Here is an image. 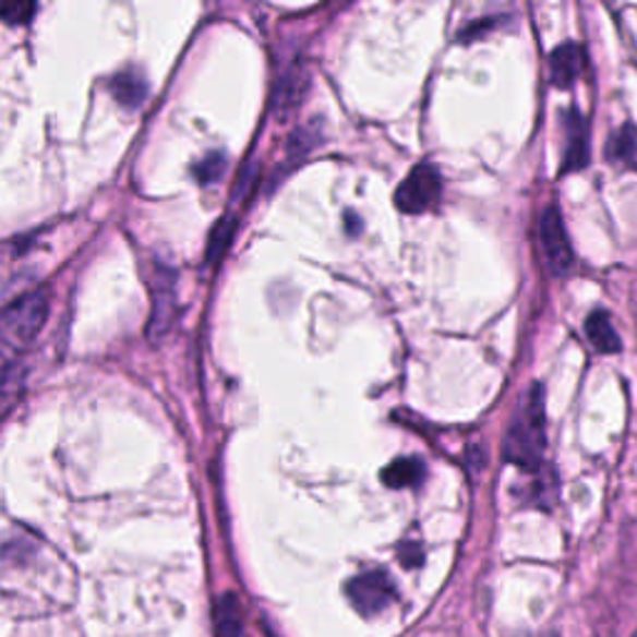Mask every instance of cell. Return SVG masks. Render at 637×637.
<instances>
[{
	"label": "cell",
	"mask_w": 637,
	"mask_h": 637,
	"mask_svg": "<svg viewBox=\"0 0 637 637\" xmlns=\"http://www.w3.org/2000/svg\"><path fill=\"white\" fill-rule=\"evenodd\" d=\"M582 48L563 43L551 52V80L555 87H570L582 70Z\"/></svg>",
	"instance_id": "obj_6"
},
{
	"label": "cell",
	"mask_w": 637,
	"mask_h": 637,
	"mask_svg": "<svg viewBox=\"0 0 637 637\" xmlns=\"http://www.w3.org/2000/svg\"><path fill=\"white\" fill-rule=\"evenodd\" d=\"M441 197V175L433 165H416L396 190V207L406 215H421Z\"/></svg>",
	"instance_id": "obj_3"
},
{
	"label": "cell",
	"mask_w": 637,
	"mask_h": 637,
	"mask_svg": "<svg viewBox=\"0 0 637 637\" xmlns=\"http://www.w3.org/2000/svg\"><path fill=\"white\" fill-rule=\"evenodd\" d=\"M543 637H557V635H553V633H548V635H543Z\"/></svg>",
	"instance_id": "obj_20"
},
{
	"label": "cell",
	"mask_w": 637,
	"mask_h": 637,
	"mask_svg": "<svg viewBox=\"0 0 637 637\" xmlns=\"http://www.w3.org/2000/svg\"><path fill=\"white\" fill-rule=\"evenodd\" d=\"M538 232H541V247L545 254L548 267H551L553 274L557 277H565L570 274L575 267V254L570 247L568 232H565L563 217L557 207H548L541 217V225H538Z\"/></svg>",
	"instance_id": "obj_5"
},
{
	"label": "cell",
	"mask_w": 637,
	"mask_h": 637,
	"mask_svg": "<svg viewBox=\"0 0 637 637\" xmlns=\"http://www.w3.org/2000/svg\"><path fill=\"white\" fill-rule=\"evenodd\" d=\"M608 163L615 167H637V128L625 122V125L613 132L605 147Z\"/></svg>",
	"instance_id": "obj_9"
},
{
	"label": "cell",
	"mask_w": 637,
	"mask_h": 637,
	"mask_svg": "<svg viewBox=\"0 0 637 637\" xmlns=\"http://www.w3.org/2000/svg\"><path fill=\"white\" fill-rule=\"evenodd\" d=\"M13 361H15V351L8 349L5 344H0V388H3L13 376Z\"/></svg>",
	"instance_id": "obj_18"
},
{
	"label": "cell",
	"mask_w": 637,
	"mask_h": 637,
	"mask_svg": "<svg viewBox=\"0 0 637 637\" xmlns=\"http://www.w3.org/2000/svg\"><path fill=\"white\" fill-rule=\"evenodd\" d=\"M242 630V617H239V605L235 596L223 598L217 605V633L223 637H237Z\"/></svg>",
	"instance_id": "obj_15"
},
{
	"label": "cell",
	"mask_w": 637,
	"mask_h": 637,
	"mask_svg": "<svg viewBox=\"0 0 637 637\" xmlns=\"http://www.w3.org/2000/svg\"><path fill=\"white\" fill-rule=\"evenodd\" d=\"M347 596L361 615H378L394 603L396 588L384 570H369L347 582Z\"/></svg>",
	"instance_id": "obj_4"
},
{
	"label": "cell",
	"mask_w": 637,
	"mask_h": 637,
	"mask_svg": "<svg viewBox=\"0 0 637 637\" xmlns=\"http://www.w3.org/2000/svg\"><path fill=\"white\" fill-rule=\"evenodd\" d=\"M48 312L50 299L43 289L21 297L0 314V344H5L13 351L28 349L35 336L46 326Z\"/></svg>",
	"instance_id": "obj_2"
},
{
	"label": "cell",
	"mask_w": 637,
	"mask_h": 637,
	"mask_svg": "<svg viewBox=\"0 0 637 637\" xmlns=\"http://www.w3.org/2000/svg\"><path fill=\"white\" fill-rule=\"evenodd\" d=\"M635 637H637V633H635Z\"/></svg>",
	"instance_id": "obj_21"
},
{
	"label": "cell",
	"mask_w": 637,
	"mask_h": 637,
	"mask_svg": "<svg viewBox=\"0 0 637 637\" xmlns=\"http://www.w3.org/2000/svg\"><path fill=\"white\" fill-rule=\"evenodd\" d=\"M401 561H404V565H409V568H413V565H419V563H421V551H419V545H404Z\"/></svg>",
	"instance_id": "obj_19"
},
{
	"label": "cell",
	"mask_w": 637,
	"mask_h": 637,
	"mask_svg": "<svg viewBox=\"0 0 637 637\" xmlns=\"http://www.w3.org/2000/svg\"><path fill=\"white\" fill-rule=\"evenodd\" d=\"M568 145H565L563 155V172L580 170L588 165V128L578 112H573L568 118Z\"/></svg>",
	"instance_id": "obj_7"
},
{
	"label": "cell",
	"mask_w": 637,
	"mask_h": 637,
	"mask_svg": "<svg viewBox=\"0 0 637 637\" xmlns=\"http://www.w3.org/2000/svg\"><path fill=\"white\" fill-rule=\"evenodd\" d=\"M423 473H426V468L419 458H396L382 471V481L388 489H411V485L421 483Z\"/></svg>",
	"instance_id": "obj_11"
},
{
	"label": "cell",
	"mask_w": 637,
	"mask_h": 637,
	"mask_svg": "<svg viewBox=\"0 0 637 637\" xmlns=\"http://www.w3.org/2000/svg\"><path fill=\"white\" fill-rule=\"evenodd\" d=\"M237 232V219L232 215H225L219 223L215 225L209 235V244H207V260H219L227 252V247L232 244V237Z\"/></svg>",
	"instance_id": "obj_14"
},
{
	"label": "cell",
	"mask_w": 637,
	"mask_h": 637,
	"mask_svg": "<svg viewBox=\"0 0 637 637\" xmlns=\"http://www.w3.org/2000/svg\"><path fill=\"white\" fill-rule=\"evenodd\" d=\"M586 334L592 349H598L600 353L621 351V336H617L613 322H610V314L603 312V309H598V312H592L588 316Z\"/></svg>",
	"instance_id": "obj_10"
},
{
	"label": "cell",
	"mask_w": 637,
	"mask_h": 637,
	"mask_svg": "<svg viewBox=\"0 0 637 637\" xmlns=\"http://www.w3.org/2000/svg\"><path fill=\"white\" fill-rule=\"evenodd\" d=\"M545 448V409H543V388L533 386L524 398L520 409L513 419L503 454L506 461L516 464L526 471H538L543 461Z\"/></svg>",
	"instance_id": "obj_1"
},
{
	"label": "cell",
	"mask_w": 637,
	"mask_h": 637,
	"mask_svg": "<svg viewBox=\"0 0 637 637\" xmlns=\"http://www.w3.org/2000/svg\"><path fill=\"white\" fill-rule=\"evenodd\" d=\"M172 304H175L172 277H163V285H155V307H153V318H149V329H147V334H153L155 339L167 329V326H170Z\"/></svg>",
	"instance_id": "obj_12"
},
{
	"label": "cell",
	"mask_w": 637,
	"mask_h": 637,
	"mask_svg": "<svg viewBox=\"0 0 637 637\" xmlns=\"http://www.w3.org/2000/svg\"><path fill=\"white\" fill-rule=\"evenodd\" d=\"M225 170H227V157L223 153H209L194 165V177H197L202 184H215L223 180Z\"/></svg>",
	"instance_id": "obj_16"
},
{
	"label": "cell",
	"mask_w": 637,
	"mask_h": 637,
	"mask_svg": "<svg viewBox=\"0 0 637 637\" xmlns=\"http://www.w3.org/2000/svg\"><path fill=\"white\" fill-rule=\"evenodd\" d=\"M307 91V73L299 65H295L289 73L279 80L277 87V108H295L299 103V97Z\"/></svg>",
	"instance_id": "obj_13"
},
{
	"label": "cell",
	"mask_w": 637,
	"mask_h": 637,
	"mask_svg": "<svg viewBox=\"0 0 637 637\" xmlns=\"http://www.w3.org/2000/svg\"><path fill=\"white\" fill-rule=\"evenodd\" d=\"M110 93L122 108L135 110L145 103L147 83L143 75L135 73V70H122V73H118L110 80Z\"/></svg>",
	"instance_id": "obj_8"
},
{
	"label": "cell",
	"mask_w": 637,
	"mask_h": 637,
	"mask_svg": "<svg viewBox=\"0 0 637 637\" xmlns=\"http://www.w3.org/2000/svg\"><path fill=\"white\" fill-rule=\"evenodd\" d=\"M35 13V5L33 3H0V17H3L5 23L11 25H23L28 23Z\"/></svg>",
	"instance_id": "obj_17"
}]
</instances>
